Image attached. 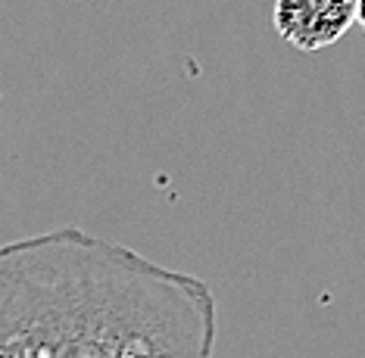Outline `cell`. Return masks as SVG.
<instances>
[{
	"instance_id": "obj_3",
	"label": "cell",
	"mask_w": 365,
	"mask_h": 358,
	"mask_svg": "<svg viewBox=\"0 0 365 358\" xmlns=\"http://www.w3.org/2000/svg\"><path fill=\"white\" fill-rule=\"evenodd\" d=\"M356 22L365 28V0H356Z\"/></svg>"
},
{
	"instance_id": "obj_1",
	"label": "cell",
	"mask_w": 365,
	"mask_h": 358,
	"mask_svg": "<svg viewBox=\"0 0 365 358\" xmlns=\"http://www.w3.org/2000/svg\"><path fill=\"white\" fill-rule=\"evenodd\" d=\"M206 280L81 228L0 246V358H212Z\"/></svg>"
},
{
	"instance_id": "obj_2",
	"label": "cell",
	"mask_w": 365,
	"mask_h": 358,
	"mask_svg": "<svg viewBox=\"0 0 365 358\" xmlns=\"http://www.w3.org/2000/svg\"><path fill=\"white\" fill-rule=\"evenodd\" d=\"M272 22L290 47L315 53L356 25V0H275Z\"/></svg>"
}]
</instances>
